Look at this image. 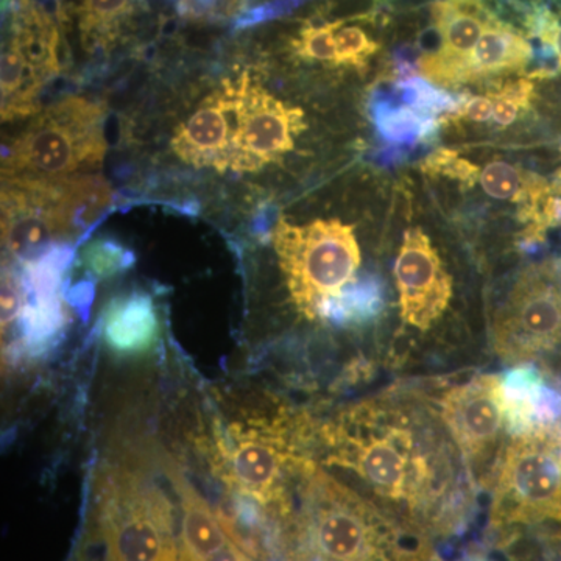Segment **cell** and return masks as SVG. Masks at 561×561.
Instances as JSON below:
<instances>
[{
  "instance_id": "d6986e66",
  "label": "cell",
  "mask_w": 561,
  "mask_h": 561,
  "mask_svg": "<svg viewBox=\"0 0 561 561\" xmlns=\"http://www.w3.org/2000/svg\"><path fill=\"white\" fill-rule=\"evenodd\" d=\"M135 0H83L80 36L84 50H108L116 44L125 22L130 20Z\"/></svg>"
},
{
  "instance_id": "7a4b0ae2",
  "label": "cell",
  "mask_w": 561,
  "mask_h": 561,
  "mask_svg": "<svg viewBox=\"0 0 561 561\" xmlns=\"http://www.w3.org/2000/svg\"><path fill=\"white\" fill-rule=\"evenodd\" d=\"M308 424L283 415H249L216 420L206 442L210 468L228 489L290 513L289 483L313 463L306 451Z\"/></svg>"
},
{
  "instance_id": "3957f363",
  "label": "cell",
  "mask_w": 561,
  "mask_h": 561,
  "mask_svg": "<svg viewBox=\"0 0 561 561\" xmlns=\"http://www.w3.org/2000/svg\"><path fill=\"white\" fill-rule=\"evenodd\" d=\"M113 202L101 175L2 179V243L18 261L32 262L57 243L79 239Z\"/></svg>"
},
{
  "instance_id": "484cf974",
  "label": "cell",
  "mask_w": 561,
  "mask_h": 561,
  "mask_svg": "<svg viewBox=\"0 0 561 561\" xmlns=\"http://www.w3.org/2000/svg\"><path fill=\"white\" fill-rule=\"evenodd\" d=\"M427 122L420 116L419 111L401 108L397 111H381L378 117L379 130L386 138L393 140H408L420 135Z\"/></svg>"
},
{
  "instance_id": "7402d4cb",
  "label": "cell",
  "mask_w": 561,
  "mask_h": 561,
  "mask_svg": "<svg viewBox=\"0 0 561 561\" xmlns=\"http://www.w3.org/2000/svg\"><path fill=\"white\" fill-rule=\"evenodd\" d=\"M379 43L360 25L346 24L343 21L335 32V66L365 69L371 58L378 54Z\"/></svg>"
},
{
  "instance_id": "4316f807",
  "label": "cell",
  "mask_w": 561,
  "mask_h": 561,
  "mask_svg": "<svg viewBox=\"0 0 561 561\" xmlns=\"http://www.w3.org/2000/svg\"><path fill=\"white\" fill-rule=\"evenodd\" d=\"M25 295L24 280L11 271H3L2 275V334L13 327L14 321L21 319L24 312Z\"/></svg>"
},
{
  "instance_id": "9a60e30c",
  "label": "cell",
  "mask_w": 561,
  "mask_h": 561,
  "mask_svg": "<svg viewBox=\"0 0 561 561\" xmlns=\"http://www.w3.org/2000/svg\"><path fill=\"white\" fill-rule=\"evenodd\" d=\"M493 18L482 0H437L432 20L438 46L421 60L423 76L442 87H459L461 68Z\"/></svg>"
},
{
  "instance_id": "d4e9b609",
  "label": "cell",
  "mask_w": 561,
  "mask_h": 561,
  "mask_svg": "<svg viewBox=\"0 0 561 561\" xmlns=\"http://www.w3.org/2000/svg\"><path fill=\"white\" fill-rule=\"evenodd\" d=\"M423 171L427 175H443L457 180L465 186H474L481 179V169L471 161L460 158L454 150L442 149L432 153L423 164Z\"/></svg>"
},
{
  "instance_id": "6da1fadb",
  "label": "cell",
  "mask_w": 561,
  "mask_h": 561,
  "mask_svg": "<svg viewBox=\"0 0 561 561\" xmlns=\"http://www.w3.org/2000/svg\"><path fill=\"white\" fill-rule=\"evenodd\" d=\"M440 421L426 402L402 393L357 402L321 426L324 463L400 505L409 526L453 530L474 483Z\"/></svg>"
},
{
  "instance_id": "7c38bea8",
  "label": "cell",
  "mask_w": 561,
  "mask_h": 561,
  "mask_svg": "<svg viewBox=\"0 0 561 561\" xmlns=\"http://www.w3.org/2000/svg\"><path fill=\"white\" fill-rule=\"evenodd\" d=\"M305 130V111L276 99L249 73L234 80L231 172H260L283 160Z\"/></svg>"
},
{
  "instance_id": "ffe728a7",
  "label": "cell",
  "mask_w": 561,
  "mask_h": 561,
  "mask_svg": "<svg viewBox=\"0 0 561 561\" xmlns=\"http://www.w3.org/2000/svg\"><path fill=\"white\" fill-rule=\"evenodd\" d=\"M382 308L381 283L376 278H365L346 287L341 297L324 309L323 319L339 324L367 323L379 316Z\"/></svg>"
},
{
  "instance_id": "83f0119b",
  "label": "cell",
  "mask_w": 561,
  "mask_h": 561,
  "mask_svg": "<svg viewBox=\"0 0 561 561\" xmlns=\"http://www.w3.org/2000/svg\"><path fill=\"white\" fill-rule=\"evenodd\" d=\"M530 35L551 47L561 70V18L551 10L540 9L529 20Z\"/></svg>"
},
{
  "instance_id": "603a6c76",
  "label": "cell",
  "mask_w": 561,
  "mask_h": 561,
  "mask_svg": "<svg viewBox=\"0 0 561 561\" xmlns=\"http://www.w3.org/2000/svg\"><path fill=\"white\" fill-rule=\"evenodd\" d=\"M535 83L529 76L508 81L500 90L489 92L493 101V119L500 127H508L518 119L522 111L529 110Z\"/></svg>"
},
{
  "instance_id": "2e32d148",
  "label": "cell",
  "mask_w": 561,
  "mask_h": 561,
  "mask_svg": "<svg viewBox=\"0 0 561 561\" xmlns=\"http://www.w3.org/2000/svg\"><path fill=\"white\" fill-rule=\"evenodd\" d=\"M161 323L157 302L142 290L114 298L102 317V335L106 346L121 356H138L157 345Z\"/></svg>"
},
{
  "instance_id": "8992f818",
  "label": "cell",
  "mask_w": 561,
  "mask_h": 561,
  "mask_svg": "<svg viewBox=\"0 0 561 561\" xmlns=\"http://www.w3.org/2000/svg\"><path fill=\"white\" fill-rule=\"evenodd\" d=\"M354 230L339 219L276 221L273 249L291 301L306 319H323L324 309L356 279L360 249Z\"/></svg>"
},
{
  "instance_id": "9c48e42d",
  "label": "cell",
  "mask_w": 561,
  "mask_h": 561,
  "mask_svg": "<svg viewBox=\"0 0 561 561\" xmlns=\"http://www.w3.org/2000/svg\"><path fill=\"white\" fill-rule=\"evenodd\" d=\"M437 415L459 449L471 482L485 489L504 453L505 423L502 379L476 375L448 387L437 400Z\"/></svg>"
},
{
  "instance_id": "cb8c5ba5",
  "label": "cell",
  "mask_w": 561,
  "mask_h": 561,
  "mask_svg": "<svg viewBox=\"0 0 561 561\" xmlns=\"http://www.w3.org/2000/svg\"><path fill=\"white\" fill-rule=\"evenodd\" d=\"M342 22L343 20H339L306 25L294 41V49L298 57L335 66V32Z\"/></svg>"
},
{
  "instance_id": "8fae6325",
  "label": "cell",
  "mask_w": 561,
  "mask_h": 561,
  "mask_svg": "<svg viewBox=\"0 0 561 561\" xmlns=\"http://www.w3.org/2000/svg\"><path fill=\"white\" fill-rule=\"evenodd\" d=\"M493 348L508 364H529L561 342V286L548 267H531L494 313Z\"/></svg>"
},
{
  "instance_id": "5b68a950",
  "label": "cell",
  "mask_w": 561,
  "mask_h": 561,
  "mask_svg": "<svg viewBox=\"0 0 561 561\" xmlns=\"http://www.w3.org/2000/svg\"><path fill=\"white\" fill-rule=\"evenodd\" d=\"M95 485L105 561H179L175 515L160 486L128 465H106Z\"/></svg>"
},
{
  "instance_id": "277c9868",
  "label": "cell",
  "mask_w": 561,
  "mask_h": 561,
  "mask_svg": "<svg viewBox=\"0 0 561 561\" xmlns=\"http://www.w3.org/2000/svg\"><path fill=\"white\" fill-rule=\"evenodd\" d=\"M106 106L69 95L32 117L2 157V179H61L102 168Z\"/></svg>"
},
{
  "instance_id": "e0dca14e",
  "label": "cell",
  "mask_w": 561,
  "mask_h": 561,
  "mask_svg": "<svg viewBox=\"0 0 561 561\" xmlns=\"http://www.w3.org/2000/svg\"><path fill=\"white\" fill-rule=\"evenodd\" d=\"M534 58V47L523 32L493 18L461 68L459 84L516 73Z\"/></svg>"
},
{
  "instance_id": "5bb4252c",
  "label": "cell",
  "mask_w": 561,
  "mask_h": 561,
  "mask_svg": "<svg viewBox=\"0 0 561 561\" xmlns=\"http://www.w3.org/2000/svg\"><path fill=\"white\" fill-rule=\"evenodd\" d=\"M234 127V80H225L208 98L203 99L190 119L173 133V153L184 164L230 171Z\"/></svg>"
},
{
  "instance_id": "ac0fdd59",
  "label": "cell",
  "mask_w": 561,
  "mask_h": 561,
  "mask_svg": "<svg viewBox=\"0 0 561 561\" xmlns=\"http://www.w3.org/2000/svg\"><path fill=\"white\" fill-rule=\"evenodd\" d=\"M502 394L508 434H523L537 424L552 423L561 416L560 393L546 387L540 371L530 365L505 373Z\"/></svg>"
},
{
  "instance_id": "f1b7e54d",
  "label": "cell",
  "mask_w": 561,
  "mask_h": 561,
  "mask_svg": "<svg viewBox=\"0 0 561 561\" xmlns=\"http://www.w3.org/2000/svg\"><path fill=\"white\" fill-rule=\"evenodd\" d=\"M491 117H493V101L489 94L471 98L451 114V121L465 119L479 122V124L490 121Z\"/></svg>"
},
{
  "instance_id": "30bf717a",
  "label": "cell",
  "mask_w": 561,
  "mask_h": 561,
  "mask_svg": "<svg viewBox=\"0 0 561 561\" xmlns=\"http://www.w3.org/2000/svg\"><path fill=\"white\" fill-rule=\"evenodd\" d=\"M58 32L46 11L20 0L11 16L2 51V121L27 119L39 113L44 88L57 77Z\"/></svg>"
},
{
  "instance_id": "ba28073f",
  "label": "cell",
  "mask_w": 561,
  "mask_h": 561,
  "mask_svg": "<svg viewBox=\"0 0 561 561\" xmlns=\"http://www.w3.org/2000/svg\"><path fill=\"white\" fill-rule=\"evenodd\" d=\"M561 529V424H537L513 435L494 474L491 526Z\"/></svg>"
},
{
  "instance_id": "44dd1931",
  "label": "cell",
  "mask_w": 561,
  "mask_h": 561,
  "mask_svg": "<svg viewBox=\"0 0 561 561\" xmlns=\"http://www.w3.org/2000/svg\"><path fill=\"white\" fill-rule=\"evenodd\" d=\"M80 264L90 275L105 279L130 267L133 254L116 241L95 239L81 250Z\"/></svg>"
},
{
  "instance_id": "4fadbf2b",
  "label": "cell",
  "mask_w": 561,
  "mask_h": 561,
  "mask_svg": "<svg viewBox=\"0 0 561 561\" xmlns=\"http://www.w3.org/2000/svg\"><path fill=\"white\" fill-rule=\"evenodd\" d=\"M401 319L415 330H431L453 300V278L423 228H409L394 264Z\"/></svg>"
},
{
  "instance_id": "52a82bcc",
  "label": "cell",
  "mask_w": 561,
  "mask_h": 561,
  "mask_svg": "<svg viewBox=\"0 0 561 561\" xmlns=\"http://www.w3.org/2000/svg\"><path fill=\"white\" fill-rule=\"evenodd\" d=\"M298 529L319 561H393L397 530L316 461L301 472Z\"/></svg>"
}]
</instances>
